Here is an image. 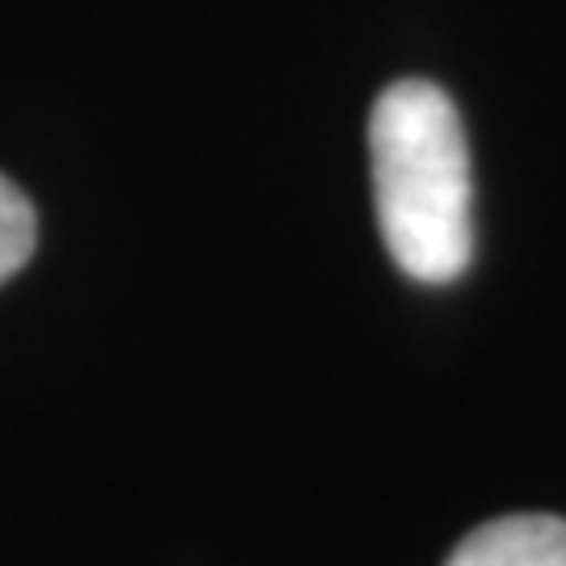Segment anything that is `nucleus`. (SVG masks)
I'll use <instances>...</instances> for the list:
<instances>
[{
	"label": "nucleus",
	"instance_id": "f257e3e1",
	"mask_svg": "<svg viewBox=\"0 0 566 566\" xmlns=\"http://www.w3.org/2000/svg\"><path fill=\"white\" fill-rule=\"evenodd\" d=\"M374 210L390 261L420 285L458 282L474 256V181L458 105L432 81H399L369 114Z\"/></svg>",
	"mask_w": 566,
	"mask_h": 566
},
{
	"label": "nucleus",
	"instance_id": "f03ea898",
	"mask_svg": "<svg viewBox=\"0 0 566 566\" xmlns=\"http://www.w3.org/2000/svg\"><path fill=\"white\" fill-rule=\"evenodd\" d=\"M446 566H566V521L546 512L486 521L458 542Z\"/></svg>",
	"mask_w": 566,
	"mask_h": 566
},
{
	"label": "nucleus",
	"instance_id": "7ed1b4c3",
	"mask_svg": "<svg viewBox=\"0 0 566 566\" xmlns=\"http://www.w3.org/2000/svg\"><path fill=\"white\" fill-rule=\"evenodd\" d=\"M39 243V219L34 206L9 177H0V285L18 277Z\"/></svg>",
	"mask_w": 566,
	"mask_h": 566
}]
</instances>
